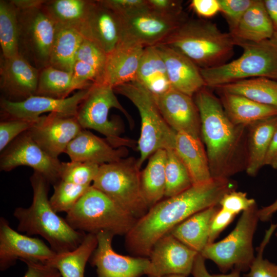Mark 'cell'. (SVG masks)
<instances>
[{
    "label": "cell",
    "instance_id": "6da1fadb",
    "mask_svg": "<svg viewBox=\"0 0 277 277\" xmlns=\"http://www.w3.org/2000/svg\"><path fill=\"white\" fill-rule=\"evenodd\" d=\"M236 187L229 179L212 178L160 201L138 219L126 235L128 250L136 256L149 257L160 238L192 215L219 205L223 196Z\"/></svg>",
    "mask_w": 277,
    "mask_h": 277
},
{
    "label": "cell",
    "instance_id": "7a4b0ae2",
    "mask_svg": "<svg viewBox=\"0 0 277 277\" xmlns=\"http://www.w3.org/2000/svg\"><path fill=\"white\" fill-rule=\"evenodd\" d=\"M194 96L200 115L201 139L206 147L212 178L229 179L245 171L248 126L233 123L219 98L206 87Z\"/></svg>",
    "mask_w": 277,
    "mask_h": 277
},
{
    "label": "cell",
    "instance_id": "3957f363",
    "mask_svg": "<svg viewBox=\"0 0 277 277\" xmlns=\"http://www.w3.org/2000/svg\"><path fill=\"white\" fill-rule=\"evenodd\" d=\"M33 200L28 208L17 207L13 212L17 230L27 235H39L56 253L72 251L83 241L84 232L73 228L51 206L48 194L50 183L34 171L30 177Z\"/></svg>",
    "mask_w": 277,
    "mask_h": 277
},
{
    "label": "cell",
    "instance_id": "277c9868",
    "mask_svg": "<svg viewBox=\"0 0 277 277\" xmlns=\"http://www.w3.org/2000/svg\"><path fill=\"white\" fill-rule=\"evenodd\" d=\"M160 44L181 52L199 68L214 67L226 63L232 56L235 46L232 35L221 31L215 24L203 19H188Z\"/></svg>",
    "mask_w": 277,
    "mask_h": 277
},
{
    "label": "cell",
    "instance_id": "5b68a950",
    "mask_svg": "<svg viewBox=\"0 0 277 277\" xmlns=\"http://www.w3.org/2000/svg\"><path fill=\"white\" fill-rule=\"evenodd\" d=\"M234 38L235 45L243 48L242 55L218 66L200 68L206 87L215 88L255 77L277 80V32L259 42Z\"/></svg>",
    "mask_w": 277,
    "mask_h": 277
},
{
    "label": "cell",
    "instance_id": "8992f818",
    "mask_svg": "<svg viewBox=\"0 0 277 277\" xmlns=\"http://www.w3.org/2000/svg\"><path fill=\"white\" fill-rule=\"evenodd\" d=\"M65 219L76 230L95 234L105 231L114 235H126L137 220L92 185Z\"/></svg>",
    "mask_w": 277,
    "mask_h": 277
},
{
    "label": "cell",
    "instance_id": "52a82bcc",
    "mask_svg": "<svg viewBox=\"0 0 277 277\" xmlns=\"http://www.w3.org/2000/svg\"><path fill=\"white\" fill-rule=\"evenodd\" d=\"M113 89L115 93L129 99L139 112L141 129L137 149L140 156L137 161L140 168L156 151L174 149L176 132L164 119L150 92L136 81Z\"/></svg>",
    "mask_w": 277,
    "mask_h": 277
},
{
    "label": "cell",
    "instance_id": "ba28073f",
    "mask_svg": "<svg viewBox=\"0 0 277 277\" xmlns=\"http://www.w3.org/2000/svg\"><path fill=\"white\" fill-rule=\"evenodd\" d=\"M133 157L100 166L92 186L137 219L148 210L141 187V171Z\"/></svg>",
    "mask_w": 277,
    "mask_h": 277
},
{
    "label": "cell",
    "instance_id": "9c48e42d",
    "mask_svg": "<svg viewBox=\"0 0 277 277\" xmlns=\"http://www.w3.org/2000/svg\"><path fill=\"white\" fill-rule=\"evenodd\" d=\"M256 204L242 212L235 228L224 239L208 244L200 253L223 273L248 271L255 255L253 239L259 220Z\"/></svg>",
    "mask_w": 277,
    "mask_h": 277
},
{
    "label": "cell",
    "instance_id": "30bf717a",
    "mask_svg": "<svg viewBox=\"0 0 277 277\" xmlns=\"http://www.w3.org/2000/svg\"><path fill=\"white\" fill-rule=\"evenodd\" d=\"M111 86L93 84L86 97L80 104L76 118L83 129H91L98 131L106 137L113 147L133 145V142L120 137L121 129L117 123L108 118L111 108L122 111L130 121L126 110L118 102Z\"/></svg>",
    "mask_w": 277,
    "mask_h": 277
},
{
    "label": "cell",
    "instance_id": "8fae6325",
    "mask_svg": "<svg viewBox=\"0 0 277 277\" xmlns=\"http://www.w3.org/2000/svg\"><path fill=\"white\" fill-rule=\"evenodd\" d=\"M17 13L19 54L39 70L49 66L56 24L41 6L17 8Z\"/></svg>",
    "mask_w": 277,
    "mask_h": 277
},
{
    "label": "cell",
    "instance_id": "7c38bea8",
    "mask_svg": "<svg viewBox=\"0 0 277 277\" xmlns=\"http://www.w3.org/2000/svg\"><path fill=\"white\" fill-rule=\"evenodd\" d=\"M0 157L1 171H10L20 166L32 168L50 183L60 181L61 162L44 151L26 131L15 138L3 151Z\"/></svg>",
    "mask_w": 277,
    "mask_h": 277
},
{
    "label": "cell",
    "instance_id": "4fadbf2b",
    "mask_svg": "<svg viewBox=\"0 0 277 277\" xmlns=\"http://www.w3.org/2000/svg\"><path fill=\"white\" fill-rule=\"evenodd\" d=\"M199 253L168 233L153 245L148 257L149 264L145 274L148 277L171 275L187 277L191 274Z\"/></svg>",
    "mask_w": 277,
    "mask_h": 277
},
{
    "label": "cell",
    "instance_id": "5bb4252c",
    "mask_svg": "<svg viewBox=\"0 0 277 277\" xmlns=\"http://www.w3.org/2000/svg\"><path fill=\"white\" fill-rule=\"evenodd\" d=\"M57 253L38 238L21 234L7 220L0 218V269L4 271L17 260L47 263Z\"/></svg>",
    "mask_w": 277,
    "mask_h": 277
},
{
    "label": "cell",
    "instance_id": "9a60e30c",
    "mask_svg": "<svg viewBox=\"0 0 277 277\" xmlns=\"http://www.w3.org/2000/svg\"><path fill=\"white\" fill-rule=\"evenodd\" d=\"M121 18L123 27L122 39L144 47L160 44L188 19L166 17L148 7Z\"/></svg>",
    "mask_w": 277,
    "mask_h": 277
},
{
    "label": "cell",
    "instance_id": "2e32d148",
    "mask_svg": "<svg viewBox=\"0 0 277 277\" xmlns=\"http://www.w3.org/2000/svg\"><path fill=\"white\" fill-rule=\"evenodd\" d=\"M82 129L76 116L50 113L39 116L27 131L44 151L58 159Z\"/></svg>",
    "mask_w": 277,
    "mask_h": 277
},
{
    "label": "cell",
    "instance_id": "e0dca14e",
    "mask_svg": "<svg viewBox=\"0 0 277 277\" xmlns=\"http://www.w3.org/2000/svg\"><path fill=\"white\" fill-rule=\"evenodd\" d=\"M90 88L78 90L63 99L35 95L23 101L12 102L2 97L1 109L5 117L36 120L46 112L76 116L79 106Z\"/></svg>",
    "mask_w": 277,
    "mask_h": 277
},
{
    "label": "cell",
    "instance_id": "ac0fdd59",
    "mask_svg": "<svg viewBox=\"0 0 277 277\" xmlns=\"http://www.w3.org/2000/svg\"><path fill=\"white\" fill-rule=\"evenodd\" d=\"M97 247L91 256L97 277H139L145 274L148 258L132 257L116 253L112 246L113 234L101 231L96 234Z\"/></svg>",
    "mask_w": 277,
    "mask_h": 277
},
{
    "label": "cell",
    "instance_id": "d6986e66",
    "mask_svg": "<svg viewBox=\"0 0 277 277\" xmlns=\"http://www.w3.org/2000/svg\"><path fill=\"white\" fill-rule=\"evenodd\" d=\"M82 36L107 54L122 40V19L100 1H92L88 13L77 29Z\"/></svg>",
    "mask_w": 277,
    "mask_h": 277
},
{
    "label": "cell",
    "instance_id": "ffe728a7",
    "mask_svg": "<svg viewBox=\"0 0 277 277\" xmlns=\"http://www.w3.org/2000/svg\"><path fill=\"white\" fill-rule=\"evenodd\" d=\"M0 65L2 98L21 102L35 95L39 70L19 54L9 58L1 56Z\"/></svg>",
    "mask_w": 277,
    "mask_h": 277
},
{
    "label": "cell",
    "instance_id": "44dd1931",
    "mask_svg": "<svg viewBox=\"0 0 277 277\" xmlns=\"http://www.w3.org/2000/svg\"><path fill=\"white\" fill-rule=\"evenodd\" d=\"M154 99L164 119L173 130L201 138L200 115L192 97L171 88Z\"/></svg>",
    "mask_w": 277,
    "mask_h": 277
},
{
    "label": "cell",
    "instance_id": "7402d4cb",
    "mask_svg": "<svg viewBox=\"0 0 277 277\" xmlns=\"http://www.w3.org/2000/svg\"><path fill=\"white\" fill-rule=\"evenodd\" d=\"M145 47L134 42L122 39L107 54L100 84L118 86L135 81Z\"/></svg>",
    "mask_w": 277,
    "mask_h": 277
},
{
    "label": "cell",
    "instance_id": "603a6c76",
    "mask_svg": "<svg viewBox=\"0 0 277 277\" xmlns=\"http://www.w3.org/2000/svg\"><path fill=\"white\" fill-rule=\"evenodd\" d=\"M155 46L165 62L172 88L193 97L206 87L200 68L191 60L168 46Z\"/></svg>",
    "mask_w": 277,
    "mask_h": 277
},
{
    "label": "cell",
    "instance_id": "cb8c5ba5",
    "mask_svg": "<svg viewBox=\"0 0 277 277\" xmlns=\"http://www.w3.org/2000/svg\"><path fill=\"white\" fill-rule=\"evenodd\" d=\"M65 153L71 161L101 165L125 158L128 150L126 147H114L106 139H102L83 129L70 142Z\"/></svg>",
    "mask_w": 277,
    "mask_h": 277
},
{
    "label": "cell",
    "instance_id": "d4e9b609",
    "mask_svg": "<svg viewBox=\"0 0 277 277\" xmlns=\"http://www.w3.org/2000/svg\"><path fill=\"white\" fill-rule=\"evenodd\" d=\"M174 149L187 169L193 185L204 183L212 179L201 138L177 132Z\"/></svg>",
    "mask_w": 277,
    "mask_h": 277
},
{
    "label": "cell",
    "instance_id": "484cf974",
    "mask_svg": "<svg viewBox=\"0 0 277 277\" xmlns=\"http://www.w3.org/2000/svg\"><path fill=\"white\" fill-rule=\"evenodd\" d=\"M228 117L236 125L248 126L277 115V107L252 101L243 96L216 90Z\"/></svg>",
    "mask_w": 277,
    "mask_h": 277
},
{
    "label": "cell",
    "instance_id": "4316f807",
    "mask_svg": "<svg viewBox=\"0 0 277 277\" xmlns=\"http://www.w3.org/2000/svg\"><path fill=\"white\" fill-rule=\"evenodd\" d=\"M248 161L246 172L255 176L264 166L266 154L277 128V115L253 123L247 126Z\"/></svg>",
    "mask_w": 277,
    "mask_h": 277
},
{
    "label": "cell",
    "instance_id": "83f0119b",
    "mask_svg": "<svg viewBox=\"0 0 277 277\" xmlns=\"http://www.w3.org/2000/svg\"><path fill=\"white\" fill-rule=\"evenodd\" d=\"M220 208L219 204L192 215L175 227L169 233L201 253L209 244L210 223Z\"/></svg>",
    "mask_w": 277,
    "mask_h": 277
},
{
    "label": "cell",
    "instance_id": "f1b7e54d",
    "mask_svg": "<svg viewBox=\"0 0 277 277\" xmlns=\"http://www.w3.org/2000/svg\"><path fill=\"white\" fill-rule=\"evenodd\" d=\"M155 97L170 89L165 62L156 46L145 47L136 80Z\"/></svg>",
    "mask_w": 277,
    "mask_h": 277
},
{
    "label": "cell",
    "instance_id": "f546056e",
    "mask_svg": "<svg viewBox=\"0 0 277 277\" xmlns=\"http://www.w3.org/2000/svg\"><path fill=\"white\" fill-rule=\"evenodd\" d=\"M275 32L264 1L255 0L230 33L236 38L259 42L271 38Z\"/></svg>",
    "mask_w": 277,
    "mask_h": 277
},
{
    "label": "cell",
    "instance_id": "4dcf8cb0",
    "mask_svg": "<svg viewBox=\"0 0 277 277\" xmlns=\"http://www.w3.org/2000/svg\"><path fill=\"white\" fill-rule=\"evenodd\" d=\"M56 25L49 65L72 72L78 48L84 39L80 31L71 26Z\"/></svg>",
    "mask_w": 277,
    "mask_h": 277
},
{
    "label": "cell",
    "instance_id": "1f68e13d",
    "mask_svg": "<svg viewBox=\"0 0 277 277\" xmlns=\"http://www.w3.org/2000/svg\"><path fill=\"white\" fill-rule=\"evenodd\" d=\"M96 234L88 233L75 249L56 255L47 263L56 268L61 277H84L86 264L97 247Z\"/></svg>",
    "mask_w": 277,
    "mask_h": 277
},
{
    "label": "cell",
    "instance_id": "d6a6232c",
    "mask_svg": "<svg viewBox=\"0 0 277 277\" xmlns=\"http://www.w3.org/2000/svg\"><path fill=\"white\" fill-rule=\"evenodd\" d=\"M166 150L160 149L149 157L141 172V187L144 199L150 208L165 196Z\"/></svg>",
    "mask_w": 277,
    "mask_h": 277
},
{
    "label": "cell",
    "instance_id": "836d02e7",
    "mask_svg": "<svg viewBox=\"0 0 277 277\" xmlns=\"http://www.w3.org/2000/svg\"><path fill=\"white\" fill-rule=\"evenodd\" d=\"M277 107V81L266 77L243 80L215 88Z\"/></svg>",
    "mask_w": 277,
    "mask_h": 277
},
{
    "label": "cell",
    "instance_id": "e575fe53",
    "mask_svg": "<svg viewBox=\"0 0 277 277\" xmlns=\"http://www.w3.org/2000/svg\"><path fill=\"white\" fill-rule=\"evenodd\" d=\"M92 1H44L41 8L57 25L73 27L77 29L84 21Z\"/></svg>",
    "mask_w": 277,
    "mask_h": 277
},
{
    "label": "cell",
    "instance_id": "d590c367",
    "mask_svg": "<svg viewBox=\"0 0 277 277\" xmlns=\"http://www.w3.org/2000/svg\"><path fill=\"white\" fill-rule=\"evenodd\" d=\"M0 44L2 56L19 54L17 8L12 1H0Z\"/></svg>",
    "mask_w": 277,
    "mask_h": 277
},
{
    "label": "cell",
    "instance_id": "8d00e7d4",
    "mask_svg": "<svg viewBox=\"0 0 277 277\" xmlns=\"http://www.w3.org/2000/svg\"><path fill=\"white\" fill-rule=\"evenodd\" d=\"M71 80L72 73L49 65L39 70L35 95L55 98H66L73 92Z\"/></svg>",
    "mask_w": 277,
    "mask_h": 277
},
{
    "label": "cell",
    "instance_id": "74e56055",
    "mask_svg": "<svg viewBox=\"0 0 277 277\" xmlns=\"http://www.w3.org/2000/svg\"><path fill=\"white\" fill-rule=\"evenodd\" d=\"M165 196L170 197L193 185L189 173L174 149L166 150Z\"/></svg>",
    "mask_w": 277,
    "mask_h": 277
},
{
    "label": "cell",
    "instance_id": "f35d334b",
    "mask_svg": "<svg viewBox=\"0 0 277 277\" xmlns=\"http://www.w3.org/2000/svg\"><path fill=\"white\" fill-rule=\"evenodd\" d=\"M54 186L49 201L56 212H69L91 186H82L60 180Z\"/></svg>",
    "mask_w": 277,
    "mask_h": 277
},
{
    "label": "cell",
    "instance_id": "ab89813d",
    "mask_svg": "<svg viewBox=\"0 0 277 277\" xmlns=\"http://www.w3.org/2000/svg\"><path fill=\"white\" fill-rule=\"evenodd\" d=\"M100 166L98 164L76 161L61 162L60 180L82 186H91L96 177Z\"/></svg>",
    "mask_w": 277,
    "mask_h": 277
},
{
    "label": "cell",
    "instance_id": "60d3db41",
    "mask_svg": "<svg viewBox=\"0 0 277 277\" xmlns=\"http://www.w3.org/2000/svg\"><path fill=\"white\" fill-rule=\"evenodd\" d=\"M276 228L277 223L272 224L266 230L263 241L256 248L257 253L249 267V272L244 275V277H277V264L263 258L264 249Z\"/></svg>",
    "mask_w": 277,
    "mask_h": 277
},
{
    "label": "cell",
    "instance_id": "b9f144b4",
    "mask_svg": "<svg viewBox=\"0 0 277 277\" xmlns=\"http://www.w3.org/2000/svg\"><path fill=\"white\" fill-rule=\"evenodd\" d=\"M107 54L92 41L84 37L77 50L75 61L88 64L98 74L100 84L104 73Z\"/></svg>",
    "mask_w": 277,
    "mask_h": 277
},
{
    "label": "cell",
    "instance_id": "7bdbcfd3",
    "mask_svg": "<svg viewBox=\"0 0 277 277\" xmlns=\"http://www.w3.org/2000/svg\"><path fill=\"white\" fill-rule=\"evenodd\" d=\"M37 119L5 117L1 120L0 122L1 152L3 151L20 134L28 130Z\"/></svg>",
    "mask_w": 277,
    "mask_h": 277
},
{
    "label": "cell",
    "instance_id": "ee69618b",
    "mask_svg": "<svg viewBox=\"0 0 277 277\" xmlns=\"http://www.w3.org/2000/svg\"><path fill=\"white\" fill-rule=\"evenodd\" d=\"M100 77L95 69L84 62L75 61L72 72V91L90 88L93 84H98Z\"/></svg>",
    "mask_w": 277,
    "mask_h": 277
},
{
    "label": "cell",
    "instance_id": "f6af8a7d",
    "mask_svg": "<svg viewBox=\"0 0 277 277\" xmlns=\"http://www.w3.org/2000/svg\"><path fill=\"white\" fill-rule=\"evenodd\" d=\"M255 0H219L221 11L226 17L230 31L235 29L246 11Z\"/></svg>",
    "mask_w": 277,
    "mask_h": 277
},
{
    "label": "cell",
    "instance_id": "bcb514c9",
    "mask_svg": "<svg viewBox=\"0 0 277 277\" xmlns=\"http://www.w3.org/2000/svg\"><path fill=\"white\" fill-rule=\"evenodd\" d=\"M255 204V201L248 198L246 193L236 190L225 194L219 202L221 208L236 215Z\"/></svg>",
    "mask_w": 277,
    "mask_h": 277
},
{
    "label": "cell",
    "instance_id": "7dc6e473",
    "mask_svg": "<svg viewBox=\"0 0 277 277\" xmlns=\"http://www.w3.org/2000/svg\"><path fill=\"white\" fill-rule=\"evenodd\" d=\"M150 10L166 17L184 19L187 18L183 11L182 1L178 0H146Z\"/></svg>",
    "mask_w": 277,
    "mask_h": 277
},
{
    "label": "cell",
    "instance_id": "c3c4849f",
    "mask_svg": "<svg viewBox=\"0 0 277 277\" xmlns=\"http://www.w3.org/2000/svg\"><path fill=\"white\" fill-rule=\"evenodd\" d=\"M101 2L120 17L148 7L146 0H101Z\"/></svg>",
    "mask_w": 277,
    "mask_h": 277
},
{
    "label": "cell",
    "instance_id": "681fc988",
    "mask_svg": "<svg viewBox=\"0 0 277 277\" xmlns=\"http://www.w3.org/2000/svg\"><path fill=\"white\" fill-rule=\"evenodd\" d=\"M235 216L236 215L220 208L210 223L209 244L214 242L220 234L232 222Z\"/></svg>",
    "mask_w": 277,
    "mask_h": 277
},
{
    "label": "cell",
    "instance_id": "f907efd6",
    "mask_svg": "<svg viewBox=\"0 0 277 277\" xmlns=\"http://www.w3.org/2000/svg\"><path fill=\"white\" fill-rule=\"evenodd\" d=\"M22 261L27 266L23 277H61L58 271L48 264L32 261Z\"/></svg>",
    "mask_w": 277,
    "mask_h": 277
},
{
    "label": "cell",
    "instance_id": "816d5d0a",
    "mask_svg": "<svg viewBox=\"0 0 277 277\" xmlns=\"http://www.w3.org/2000/svg\"><path fill=\"white\" fill-rule=\"evenodd\" d=\"M190 7L200 16L210 17L220 11L219 0H192Z\"/></svg>",
    "mask_w": 277,
    "mask_h": 277
},
{
    "label": "cell",
    "instance_id": "f5cc1de1",
    "mask_svg": "<svg viewBox=\"0 0 277 277\" xmlns=\"http://www.w3.org/2000/svg\"><path fill=\"white\" fill-rule=\"evenodd\" d=\"M205 261L204 257L199 253L195 260L191 272L193 277H240L241 272L238 270H232L228 274H210L206 268Z\"/></svg>",
    "mask_w": 277,
    "mask_h": 277
},
{
    "label": "cell",
    "instance_id": "db71d44e",
    "mask_svg": "<svg viewBox=\"0 0 277 277\" xmlns=\"http://www.w3.org/2000/svg\"><path fill=\"white\" fill-rule=\"evenodd\" d=\"M268 165L277 170V128L275 130L268 148L264 166Z\"/></svg>",
    "mask_w": 277,
    "mask_h": 277
},
{
    "label": "cell",
    "instance_id": "11a10c76",
    "mask_svg": "<svg viewBox=\"0 0 277 277\" xmlns=\"http://www.w3.org/2000/svg\"><path fill=\"white\" fill-rule=\"evenodd\" d=\"M277 211V199L272 204L263 207L258 210L259 220L262 222H268L270 220L273 215Z\"/></svg>",
    "mask_w": 277,
    "mask_h": 277
},
{
    "label": "cell",
    "instance_id": "9f6ffc18",
    "mask_svg": "<svg viewBox=\"0 0 277 277\" xmlns=\"http://www.w3.org/2000/svg\"><path fill=\"white\" fill-rule=\"evenodd\" d=\"M267 12L272 23L275 31L277 32V0L263 1Z\"/></svg>",
    "mask_w": 277,
    "mask_h": 277
},
{
    "label": "cell",
    "instance_id": "6f0895ef",
    "mask_svg": "<svg viewBox=\"0 0 277 277\" xmlns=\"http://www.w3.org/2000/svg\"><path fill=\"white\" fill-rule=\"evenodd\" d=\"M13 4L17 9H26L42 5L43 0H12Z\"/></svg>",
    "mask_w": 277,
    "mask_h": 277
},
{
    "label": "cell",
    "instance_id": "680465c9",
    "mask_svg": "<svg viewBox=\"0 0 277 277\" xmlns=\"http://www.w3.org/2000/svg\"><path fill=\"white\" fill-rule=\"evenodd\" d=\"M165 277H186L185 276L183 275H168Z\"/></svg>",
    "mask_w": 277,
    "mask_h": 277
},
{
    "label": "cell",
    "instance_id": "91938a15",
    "mask_svg": "<svg viewBox=\"0 0 277 277\" xmlns=\"http://www.w3.org/2000/svg\"><path fill=\"white\" fill-rule=\"evenodd\" d=\"M275 235L277 236V232L275 233Z\"/></svg>",
    "mask_w": 277,
    "mask_h": 277
}]
</instances>
